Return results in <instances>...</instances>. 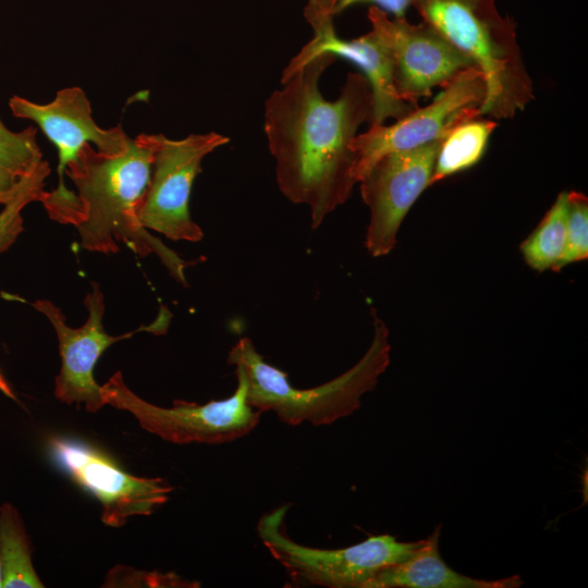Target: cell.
I'll use <instances>...</instances> for the list:
<instances>
[{
    "label": "cell",
    "mask_w": 588,
    "mask_h": 588,
    "mask_svg": "<svg viewBox=\"0 0 588 588\" xmlns=\"http://www.w3.org/2000/svg\"><path fill=\"white\" fill-rule=\"evenodd\" d=\"M335 59L322 52L282 74V87L265 103L278 187L290 201L309 208L313 229L350 198L357 183L352 144L372 115L370 86L360 72L347 74L335 100L322 96L320 78Z\"/></svg>",
    "instance_id": "6da1fadb"
},
{
    "label": "cell",
    "mask_w": 588,
    "mask_h": 588,
    "mask_svg": "<svg viewBox=\"0 0 588 588\" xmlns=\"http://www.w3.org/2000/svg\"><path fill=\"white\" fill-rule=\"evenodd\" d=\"M152 159L149 134L131 138L127 148L107 155L85 145L65 174L77 189L81 246L88 252L113 254L126 244L140 256L156 254L170 274L186 284L188 265L138 220L137 209L148 185Z\"/></svg>",
    "instance_id": "7a4b0ae2"
},
{
    "label": "cell",
    "mask_w": 588,
    "mask_h": 588,
    "mask_svg": "<svg viewBox=\"0 0 588 588\" xmlns=\"http://www.w3.org/2000/svg\"><path fill=\"white\" fill-rule=\"evenodd\" d=\"M413 7L482 74L481 117L512 119L534 100L515 23L497 0H416Z\"/></svg>",
    "instance_id": "3957f363"
},
{
    "label": "cell",
    "mask_w": 588,
    "mask_h": 588,
    "mask_svg": "<svg viewBox=\"0 0 588 588\" xmlns=\"http://www.w3.org/2000/svg\"><path fill=\"white\" fill-rule=\"evenodd\" d=\"M372 316L373 338L363 357L339 377L318 387H293L284 371L265 362L248 338L232 346L228 363L244 375L247 401L257 411L272 412L290 426L331 425L360 407L363 395L376 388L390 364L389 330L375 310Z\"/></svg>",
    "instance_id": "277c9868"
},
{
    "label": "cell",
    "mask_w": 588,
    "mask_h": 588,
    "mask_svg": "<svg viewBox=\"0 0 588 588\" xmlns=\"http://www.w3.org/2000/svg\"><path fill=\"white\" fill-rule=\"evenodd\" d=\"M290 504L264 514L257 535L291 580L327 588H364L380 571L408 559L421 540L403 542L391 535L371 536L341 549H319L294 541L286 532Z\"/></svg>",
    "instance_id": "5b68a950"
},
{
    "label": "cell",
    "mask_w": 588,
    "mask_h": 588,
    "mask_svg": "<svg viewBox=\"0 0 588 588\" xmlns=\"http://www.w3.org/2000/svg\"><path fill=\"white\" fill-rule=\"evenodd\" d=\"M237 387L231 396L205 404L174 400L172 407H160L135 394L117 371L100 385L105 405L131 413L140 427L175 444H222L243 438L260 421L261 412L247 401V383L235 369Z\"/></svg>",
    "instance_id": "8992f818"
},
{
    "label": "cell",
    "mask_w": 588,
    "mask_h": 588,
    "mask_svg": "<svg viewBox=\"0 0 588 588\" xmlns=\"http://www.w3.org/2000/svg\"><path fill=\"white\" fill-rule=\"evenodd\" d=\"M9 107L14 117L35 122L57 147L59 183L53 191H45L40 203L54 221L75 225L79 205L77 195L66 188L63 181L68 166L87 144H94L99 152L115 155L127 148L131 138L120 125L101 128L93 118L86 94L76 86L60 89L54 99L45 105L13 96Z\"/></svg>",
    "instance_id": "52a82bcc"
},
{
    "label": "cell",
    "mask_w": 588,
    "mask_h": 588,
    "mask_svg": "<svg viewBox=\"0 0 588 588\" xmlns=\"http://www.w3.org/2000/svg\"><path fill=\"white\" fill-rule=\"evenodd\" d=\"M152 148L148 185L137 209L139 223L172 241L199 242L203 230L193 221L189 198L204 158L229 143L225 135L209 132L170 139L149 134Z\"/></svg>",
    "instance_id": "ba28073f"
},
{
    "label": "cell",
    "mask_w": 588,
    "mask_h": 588,
    "mask_svg": "<svg viewBox=\"0 0 588 588\" xmlns=\"http://www.w3.org/2000/svg\"><path fill=\"white\" fill-rule=\"evenodd\" d=\"M485 96L482 74L469 66L444 85L427 106L412 110L390 125H371L357 134L352 144L357 183L383 156L441 140L458 124L481 117Z\"/></svg>",
    "instance_id": "9c48e42d"
},
{
    "label": "cell",
    "mask_w": 588,
    "mask_h": 588,
    "mask_svg": "<svg viewBox=\"0 0 588 588\" xmlns=\"http://www.w3.org/2000/svg\"><path fill=\"white\" fill-rule=\"evenodd\" d=\"M371 32L385 47L392 61L396 90L408 103L430 97L463 70L474 66L448 39L426 22L411 24L405 17H390L377 7L368 9Z\"/></svg>",
    "instance_id": "30bf717a"
},
{
    "label": "cell",
    "mask_w": 588,
    "mask_h": 588,
    "mask_svg": "<svg viewBox=\"0 0 588 588\" xmlns=\"http://www.w3.org/2000/svg\"><path fill=\"white\" fill-rule=\"evenodd\" d=\"M442 140L388 154L358 182L370 211L365 245L373 257L384 256L394 248L403 219L430 186Z\"/></svg>",
    "instance_id": "8fae6325"
},
{
    "label": "cell",
    "mask_w": 588,
    "mask_h": 588,
    "mask_svg": "<svg viewBox=\"0 0 588 588\" xmlns=\"http://www.w3.org/2000/svg\"><path fill=\"white\" fill-rule=\"evenodd\" d=\"M84 304L88 310L86 322L79 328H71L65 323L61 309L52 302L39 299L30 303L47 317L58 338L61 369L54 380L56 397L66 404H84L87 412L96 413L105 405L100 385L94 378V368L102 353L120 340L140 331L155 332L160 327L151 323L121 335L106 333L102 324L103 295L100 285L95 282Z\"/></svg>",
    "instance_id": "7c38bea8"
},
{
    "label": "cell",
    "mask_w": 588,
    "mask_h": 588,
    "mask_svg": "<svg viewBox=\"0 0 588 588\" xmlns=\"http://www.w3.org/2000/svg\"><path fill=\"white\" fill-rule=\"evenodd\" d=\"M51 448L73 480L98 499L101 522L109 527H121L133 516L152 514L173 491L166 479L133 476L83 443L53 439Z\"/></svg>",
    "instance_id": "4fadbf2b"
},
{
    "label": "cell",
    "mask_w": 588,
    "mask_h": 588,
    "mask_svg": "<svg viewBox=\"0 0 588 588\" xmlns=\"http://www.w3.org/2000/svg\"><path fill=\"white\" fill-rule=\"evenodd\" d=\"M304 15L314 29V36L282 74L294 71L316 54L328 52L353 62L367 79L372 97L369 126L384 124L390 118L397 120L419 107L406 102L399 95L389 52L371 30L351 40L340 38L333 26L334 15L328 0H310Z\"/></svg>",
    "instance_id": "5bb4252c"
},
{
    "label": "cell",
    "mask_w": 588,
    "mask_h": 588,
    "mask_svg": "<svg viewBox=\"0 0 588 588\" xmlns=\"http://www.w3.org/2000/svg\"><path fill=\"white\" fill-rule=\"evenodd\" d=\"M440 530L441 524L408 559L380 571L364 588H517L524 584L518 575L486 580L455 572L439 552Z\"/></svg>",
    "instance_id": "9a60e30c"
},
{
    "label": "cell",
    "mask_w": 588,
    "mask_h": 588,
    "mask_svg": "<svg viewBox=\"0 0 588 588\" xmlns=\"http://www.w3.org/2000/svg\"><path fill=\"white\" fill-rule=\"evenodd\" d=\"M0 571L3 588H41L32 561L30 540L17 510L0 506Z\"/></svg>",
    "instance_id": "2e32d148"
},
{
    "label": "cell",
    "mask_w": 588,
    "mask_h": 588,
    "mask_svg": "<svg viewBox=\"0 0 588 588\" xmlns=\"http://www.w3.org/2000/svg\"><path fill=\"white\" fill-rule=\"evenodd\" d=\"M495 127L497 122L485 117L455 126L441 142L430 186L478 163Z\"/></svg>",
    "instance_id": "e0dca14e"
},
{
    "label": "cell",
    "mask_w": 588,
    "mask_h": 588,
    "mask_svg": "<svg viewBox=\"0 0 588 588\" xmlns=\"http://www.w3.org/2000/svg\"><path fill=\"white\" fill-rule=\"evenodd\" d=\"M36 128L12 132L0 119V205L12 200L45 162Z\"/></svg>",
    "instance_id": "ac0fdd59"
},
{
    "label": "cell",
    "mask_w": 588,
    "mask_h": 588,
    "mask_svg": "<svg viewBox=\"0 0 588 588\" xmlns=\"http://www.w3.org/2000/svg\"><path fill=\"white\" fill-rule=\"evenodd\" d=\"M568 192H561L537 229L522 243L528 266L537 271L553 269L566 241Z\"/></svg>",
    "instance_id": "d6986e66"
},
{
    "label": "cell",
    "mask_w": 588,
    "mask_h": 588,
    "mask_svg": "<svg viewBox=\"0 0 588 588\" xmlns=\"http://www.w3.org/2000/svg\"><path fill=\"white\" fill-rule=\"evenodd\" d=\"M50 167L45 161L30 176L21 192L0 212V254L5 252L23 231L22 210L33 201H40L45 193V180Z\"/></svg>",
    "instance_id": "ffe728a7"
},
{
    "label": "cell",
    "mask_w": 588,
    "mask_h": 588,
    "mask_svg": "<svg viewBox=\"0 0 588 588\" xmlns=\"http://www.w3.org/2000/svg\"><path fill=\"white\" fill-rule=\"evenodd\" d=\"M588 258V198L579 192H568L566 241L563 254L553 268L559 271L564 266Z\"/></svg>",
    "instance_id": "44dd1931"
},
{
    "label": "cell",
    "mask_w": 588,
    "mask_h": 588,
    "mask_svg": "<svg viewBox=\"0 0 588 588\" xmlns=\"http://www.w3.org/2000/svg\"><path fill=\"white\" fill-rule=\"evenodd\" d=\"M331 7L332 14L335 16L344 10L362 3H369L379 8L392 17H405L407 9L414 4L416 0H328Z\"/></svg>",
    "instance_id": "7402d4cb"
},
{
    "label": "cell",
    "mask_w": 588,
    "mask_h": 588,
    "mask_svg": "<svg viewBox=\"0 0 588 588\" xmlns=\"http://www.w3.org/2000/svg\"><path fill=\"white\" fill-rule=\"evenodd\" d=\"M0 391L5 394L8 397H11L13 400H15V395L11 389V387L9 385V383L7 382V380L4 379V377L0 373Z\"/></svg>",
    "instance_id": "603a6c76"
},
{
    "label": "cell",
    "mask_w": 588,
    "mask_h": 588,
    "mask_svg": "<svg viewBox=\"0 0 588 588\" xmlns=\"http://www.w3.org/2000/svg\"><path fill=\"white\" fill-rule=\"evenodd\" d=\"M0 587H2L1 571H0Z\"/></svg>",
    "instance_id": "cb8c5ba5"
}]
</instances>
